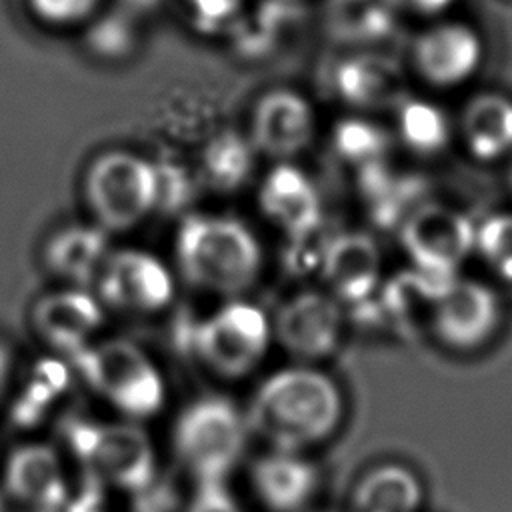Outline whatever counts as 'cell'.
<instances>
[{"label": "cell", "mask_w": 512, "mask_h": 512, "mask_svg": "<svg viewBox=\"0 0 512 512\" xmlns=\"http://www.w3.org/2000/svg\"><path fill=\"white\" fill-rule=\"evenodd\" d=\"M342 414V392L328 374L290 366L258 386L246 422L274 450L302 452L334 434Z\"/></svg>", "instance_id": "1"}, {"label": "cell", "mask_w": 512, "mask_h": 512, "mask_svg": "<svg viewBox=\"0 0 512 512\" xmlns=\"http://www.w3.org/2000/svg\"><path fill=\"white\" fill-rule=\"evenodd\" d=\"M176 262L192 286L234 296L248 290L262 268L254 232L230 216H186L176 234Z\"/></svg>", "instance_id": "2"}, {"label": "cell", "mask_w": 512, "mask_h": 512, "mask_svg": "<svg viewBox=\"0 0 512 512\" xmlns=\"http://www.w3.org/2000/svg\"><path fill=\"white\" fill-rule=\"evenodd\" d=\"M72 362L88 386L122 414L138 420L162 410L164 378L136 344L118 338L88 344Z\"/></svg>", "instance_id": "3"}, {"label": "cell", "mask_w": 512, "mask_h": 512, "mask_svg": "<svg viewBox=\"0 0 512 512\" xmlns=\"http://www.w3.org/2000/svg\"><path fill=\"white\" fill-rule=\"evenodd\" d=\"M246 416L222 396L190 402L174 426V450L200 482H222L244 454Z\"/></svg>", "instance_id": "4"}, {"label": "cell", "mask_w": 512, "mask_h": 512, "mask_svg": "<svg viewBox=\"0 0 512 512\" xmlns=\"http://www.w3.org/2000/svg\"><path fill=\"white\" fill-rule=\"evenodd\" d=\"M84 196L102 230H130L156 208V164L128 150H106L84 174Z\"/></svg>", "instance_id": "5"}, {"label": "cell", "mask_w": 512, "mask_h": 512, "mask_svg": "<svg viewBox=\"0 0 512 512\" xmlns=\"http://www.w3.org/2000/svg\"><path fill=\"white\" fill-rule=\"evenodd\" d=\"M68 440L78 460L106 486L140 492L154 480L156 452L148 434L136 424L78 422Z\"/></svg>", "instance_id": "6"}, {"label": "cell", "mask_w": 512, "mask_h": 512, "mask_svg": "<svg viewBox=\"0 0 512 512\" xmlns=\"http://www.w3.org/2000/svg\"><path fill=\"white\" fill-rule=\"evenodd\" d=\"M272 340V322L246 300H232L204 318L192 336L200 360L222 378H242L264 358Z\"/></svg>", "instance_id": "7"}, {"label": "cell", "mask_w": 512, "mask_h": 512, "mask_svg": "<svg viewBox=\"0 0 512 512\" xmlns=\"http://www.w3.org/2000/svg\"><path fill=\"white\" fill-rule=\"evenodd\" d=\"M476 224L458 208L422 202L400 222V242L412 268L452 278L474 252Z\"/></svg>", "instance_id": "8"}, {"label": "cell", "mask_w": 512, "mask_h": 512, "mask_svg": "<svg viewBox=\"0 0 512 512\" xmlns=\"http://www.w3.org/2000/svg\"><path fill=\"white\" fill-rule=\"evenodd\" d=\"M498 322V294L480 280L456 274L440 288L428 330L448 348L472 350L494 334Z\"/></svg>", "instance_id": "9"}, {"label": "cell", "mask_w": 512, "mask_h": 512, "mask_svg": "<svg viewBox=\"0 0 512 512\" xmlns=\"http://www.w3.org/2000/svg\"><path fill=\"white\" fill-rule=\"evenodd\" d=\"M96 278L100 300L124 312H158L174 296L168 266L146 250L124 248L108 254Z\"/></svg>", "instance_id": "10"}, {"label": "cell", "mask_w": 512, "mask_h": 512, "mask_svg": "<svg viewBox=\"0 0 512 512\" xmlns=\"http://www.w3.org/2000/svg\"><path fill=\"white\" fill-rule=\"evenodd\" d=\"M410 52L412 66L426 84L456 88L480 70L484 40L464 20L438 18L416 36Z\"/></svg>", "instance_id": "11"}, {"label": "cell", "mask_w": 512, "mask_h": 512, "mask_svg": "<svg viewBox=\"0 0 512 512\" xmlns=\"http://www.w3.org/2000/svg\"><path fill=\"white\" fill-rule=\"evenodd\" d=\"M342 304L326 290H302L276 312L272 336L292 356L318 360L330 356L342 338Z\"/></svg>", "instance_id": "12"}, {"label": "cell", "mask_w": 512, "mask_h": 512, "mask_svg": "<svg viewBox=\"0 0 512 512\" xmlns=\"http://www.w3.org/2000/svg\"><path fill=\"white\" fill-rule=\"evenodd\" d=\"M316 134V112L310 100L292 88L264 92L250 116V144L254 150L288 162L304 152Z\"/></svg>", "instance_id": "13"}, {"label": "cell", "mask_w": 512, "mask_h": 512, "mask_svg": "<svg viewBox=\"0 0 512 512\" xmlns=\"http://www.w3.org/2000/svg\"><path fill=\"white\" fill-rule=\"evenodd\" d=\"M326 292L340 304H360L380 290L382 254L376 240L358 230L336 234L320 256Z\"/></svg>", "instance_id": "14"}, {"label": "cell", "mask_w": 512, "mask_h": 512, "mask_svg": "<svg viewBox=\"0 0 512 512\" xmlns=\"http://www.w3.org/2000/svg\"><path fill=\"white\" fill-rule=\"evenodd\" d=\"M104 322L102 304L82 288L50 292L32 308V326L52 350L72 358L90 344Z\"/></svg>", "instance_id": "15"}, {"label": "cell", "mask_w": 512, "mask_h": 512, "mask_svg": "<svg viewBox=\"0 0 512 512\" xmlns=\"http://www.w3.org/2000/svg\"><path fill=\"white\" fill-rule=\"evenodd\" d=\"M262 214L294 240L312 236L322 224V200L310 176L290 162H278L258 190Z\"/></svg>", "instance_id": "16"}, {"label": "cell", "mask_w": 512, "mask_h": 512, "mask_svg": "<svg viewBox=\"0 0 512 512\" xmlns=\"http://www.w3.org/2000/svg\"><path fill=\"white\" fill-rule=\"evenodd\" d=\"M332 88L356 110L396 108L406 96V76L394 58L364 50L344 56L334 66Z\"/></svg>", "instance_id": "17"}, {"label": "cell", "mask_w": 512, "mask_h": 512, "mask_svg": "<svg viewBox=\"0 0 512 512\" xmlns=\"http://www.w3.org/2000/svg\"><path fill=\"white\" fill-rule=\"evenodd\" d=\"M8 492L32 510L58 512L68 502V482L56 450L48 444L18 446L4 472Z\"/></svg>", "instance_id": "18"}, {"label": "cell", "mask_w": 512, "mask_h": 512, "mask_svg": "<svg viewBox=\"0 0 512 512\" xmlns=\"http://www.w3.org/2000/svg\"><path fill=\"white\" fill-rule=\"evenodd\" d=\"M252 486L272 512L302 510L318 488V470L300 452L272 450L252 466Z\"/></svg>", "instance_id": "19"}, {"label": "cell", "mask_w": 512, "mask_h": 512, "mask_svg": "<svg viewBox=\"0 0 512 512\" xmlns=\"http://www.w3.org/2000/svg\"><path fill=\"white\" fill-rule=\"evenodd\" d=\"M300 2L250 0L224 34L234 56L256 62L272 56L300 20Z\"/></svg>", "instance_id": "20"}, {"label": "cell", "mask_w": 512, "mask_h": 512, "mask_svg": "<svg viewBox=\"0 0 512 512\" xmlns=\"http://www.w3.org/2000/svg\"><path fill=\"white\" fill-rule=\"evenodd\" d=\"M460 136L468 152L482 162L512 152V98L498 92L472 96L460 114Z\"/></svg>", "instance_id": "21"}, {"label": "cell", "mask_w": 512, "mask_h": 512, "mask_svg": "<svg viewBox=\"0 0 512 512\" xmlns=\"http://www.w3.org/2000/svg\"><path fill=\"white\" fill-rule=\"evenodd\" d=\"M108 258L106 230L90 224L64 226L44 246L46 268L78 286L94 280Z\"/></svg>", "instance_id": "22"}, {"label": "cell", "mask_w": 512, "mask_h": 512, "mask_svg": "<svg viewBox=\"0 0 512 512\" xmlns=\"http://www.w3.org/2000/svg\"><path fill=\"white\" fill-rule=\"evenodd\" d=\"M422 498V482L410 468L380 464L356 482L350 512H418Z\"/></svg>", "instance_id": "23"}, {"label": "cell", "mask_w": 512, "mask_h": 512, "mask_svg": "<svg viewBox=\"0 0 512 512\" xmlns=\"http://www.w3.org/2000/svg\"><path fill=\"white\" fill-rule=\"evenodd\" d=\"M396 136L414 154H440L450 138L452 126L446 112L424 98L404 96L396 108Z\"/></svg>", "instance_id": "24"}, {"label": "cell", "mask_w": 512, "mask_h": 512, "mask_svg": "<svg viewBox=\"0 0 512 512\" xmlns=\"http://www.w3.org/2000/svg\"><path fill=\"white\" fill-rule=\"evenodd\" d=\"M138 18L116 8H100L82 26V46L102 62L128 60L138 48Z\"/></svg>", "instance_id": "25"}, {"label": "cell", "mask_w": 512, "mask_h": 512, "mask_svg": "<svg viewBox=\"0 0 512 512\" xmlns=\"http://www.w3.org/2000/svg\"><path fill=\"white\" fill-rule=\"evenodd\" d=\"M446 280L448 278H436L416 268L396 276V280H392L382 292L388 312L400 326L410 330L420 326L428 328L434 300Z\"/></svg>", "instance_id": "26"}, {"label": "cell", "mask_w": 512, "mask_h": 512, "mask_svg": "<svg viewBox=\"0 0 512 512\" xmlns=\"http://www.w3.org/2000/svg\"><path fill=\"white\" fill-rule=\"evenodd\" d=\"M254 164V146L238 132L216 134L202 152V174L206 182L222 192L240 188Z\"/></svg>", "instance_id": "27"}, {"label": "cell", "mask_w": 512, "mask_h": 512, "mask_svg": "<svg viewBox=\"0 0 512 512\" xmlns=\"http://www.w3.org/2000/svg\"><path fill=\"white\" fill-rule=\"evenodd\" d=\"M332 144L336 154L358 170L386 162L390 136L376 122L362 116H348L334 126Z\"/></svg>", "instance_id": "28"}, {"label": "cell", "mask_w": 512, "mask_h": 512, "mask_svg": "<svg viewBox=\"0 0 512 512\" xmlns=\"http://www.w3.org/2000/svg\"><path fill=\"white\" fill-rule=\"evenodd\" d=\"M394 12L388 0H368L350 8L330 10V20L336 34L346 40L376 42L392 32Z\"/></svg>", "instance_id": "29"}, {"label": "cell", "mask_w": 512, "mask_h": 512, "mask_svg": "<svg viewBox=\"0 0 512 512\" xmlns=\"http://www.w3.org/2000/svg\"><path fill=\"white\" fill-rule=\"evenodd\" d=\"M474 252L500 278L512 282V212H496L476 226Z\"/></svg>", "instance_id": "30"}, {"label": "cell", "mask_w": 512, "mask_h": 512, "mask_svg": "<svg viewBox=\"0 0 512 512\" xmlns=\"http://www.w3.org/2000/svg\"><path fill=\"white\" fill-rule=\"evenodd\" d=\"M250 0H180L188 26L206 38L224 36Z\"/></svg>", "instance_id": "31"}, {"label": "cell", "mask_w": 512, "mask_h": 512, "mask_svg": "<svg viewBox=\"0 0 512 512\" xmlns=\"http://www.w3.org/2000/svg\"><path fill=\"white\" fill-rule=\"evenodd\" d=\"M28 14L42 26L54 30L82 28L104 4V0H24Z\"/></svg>", "instance_id": "32"}, {"label": "cell", "mask_w": 512, "mask_h": 512, "mask_svg": "<svg viewBox=\"0 0 512 512\" xmlns=\"http://www.w3.org/2000/svg\"><path fill=\"white\" fill-rule=\"evenodd\" d=\"M158 196L156 208L174 210L182 206L190 196V182L182 170L176 166H156Z\"/></svg>", "instance_id": "33"}, {"label": "cell", "mask_w": 512, "mask_h": 512, "mask_svg": "<svg viewBox=\"0 0 512 512\" xmlns=\"http://www.w3.org/2000/svg\"><path fill=\"white\" fill-rule=\"evenodd\" d=\"M188 512H242L222 482H204L198 486Z\"/></svg>", "instance_id": "34"}, {"label": "cell", "mask_w": 512, "mask_h": 512, "mask_svg": "<svg viewBox=\"0 0 512 512\" xmlns=\"http://www.w3.org/2000/svg\"><path fill=\"white\" fill-rule=\"evenodd\" d=\"M388 4L394 10H400L406 14L438 20L454 4V0H388Z\"/></svg>", "instance_id": "35"}, {"label": "cell", "mask_w": 512, "mask_h": 512, "mask_svg": "<svg viewBox=\"0 0 512 512\" xmlns=\"http://www.w3.org/2000/svg\"><path fill=\"white\" fill-rule=\"evenodd\" d=\"M164 0H112V6L140 18L144 14H150L162 6Z\"/></svg>", "instance_id": "36"}, {"label": "cell", "mask_w": 512, "mask_h": 512, "mask_svg": "<svg viewBox=\"0 0 512 512\" xmlns=\"http://www.w3.org/2000/svg\"><path fill=\"white\" fill-rule=\"evenodd\" d=\"M10 372H12V352L10 348L0 340V396L8 386L10 380Z\"/></svg>", "instance_id": "37"}, {"label": "cell", "mask_w": 512, "mask_h": 512, "mask_svg": "<svg viewBox=\"0 0 512 512\" xmlns=\"http://www.w3.org/2000/svg\"><path fill=\"white\" fill-rule=\"evenodd\" d=\"M362 2H368V0H328V4H330V10H338V8H350V6H356V4H362Z\"/></svg>", "instance_id": "38"}, {"label": "cell", "mask_w": 512, "mask_h": 512, "mask_svg": "<svg viewBox=\"0 0 512 512\" xmlns=\"http://www.w3.org/2000/svg\"><path fill=\"white\" fill-rule=\"evenodd\" d=\"M510 184H512V164H510Z\"/></svg>", "instance_id": "39"}, {"label": "cell", "mask_w": 512, "mask_h": 512, "mask_svg": "<svg viewBox=\"0 0 512 512\" xmlns=\"http://www.w3.org/2000/svg\"><path fill=\"white\" fill-rule=\"evenodd\" d=\"M30 512H40V510H30Z\"/></svg>", "instance_id": "40"}, {"label": "cell", "mask_w": 512, "mask_h": 512, "mask_svg": "<svg viewBox=\"0 0 512 512\" xmlns=\"http://www.w3.org/2000/svg\"><path fill=\"white\" fill-rule=\"evenodd\" d=\"M292 2H300V0H292Z\"/></svg>", "instance_id": "41"}]
</instances>
